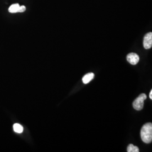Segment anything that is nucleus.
Here are the masks:
<instances>
[{"instance_id": "5", "label": "nucleus", "mask_w": 152, "mask_h": 152, "mask_svg": "<svg viewBox=\"0 0 152 152\" xmlns=\"http://www.w3.org/2000/svg\"><path fill=\"white\" fill-rule=\"evenodd\" d=\"M94 77H95V75H94V74L93 73H87L86 75H85V76L83 77L82 81L83 82V83L87 84V83H89L90 82L93 80Z\"/></svg>"}, {"instance_id": "7", "label": "nucleus", "mask_w": 152, "mask_h": 152, "mask_svg": "<svg viewBox=\"0 0 152 152\" xmlns=\"http://www.w3.org/2000/svg\"><path fill=\"white\" fill-rule=\"evenodd\" d=\"M13 129L16 133H22L23 131V127L22 125L18 124H15L13 126Z\"/></svg>"}, {"instance_id": "10", "label": "nucleus", "mask_w": 152, "mask_h": 152, "mask_svg": "<svg viewBox=\"0 0 152 152\" xmlns=\"http://www.w3.org/2000/svg\"><path fill=\"white\" fill-rule=\"evenodd\" d=\"M149 98H150L151 99H152V90L151 91L150 94H149Z\"/></svg>"}, {"instance_id": "3", "label": "nucleus", "mask_w": 152, "mask_h": 152, "mask_svg": "<svg viewBox=\"0 0 152 152\" xmlns=\"http://www.w3.org/2000/svg\"><path fill=\"white\" fill-rule=\"evenodd\" d=\"M143 46L145 49H150L152 46V33L146 34L144 37Z\"/></svg>"}, {"instance_id": "9", "label": "nucleus", "mask_w": 152, "mask_h": 152, "mask_svg": "<svg viewBox=\"0 0 152 152\" xmlns=\"http://www.w3.org/2000/svg\"><path fill=\"white\" fill-rule=\"evenodd\" d=\"M26 10V7L25 6H20V8H19V12H23Z\"/></svg>"}, {"instance_id": "8", "label": "nucleus", "mask_w": 152, "mask_h": 152, "mask_svg": "<svg viewBox=\"0 0 152 152\" xmlns=\"http://www.w3.org/2000/svg\"><path fill=\"white\" fill-rule=\"evenodd\" d=\"M127 151L128 152H139V149L138 147L134 146L133 144H129L127 148Z\"/></svg>"}, {"instance_id": "4", "label": "nucleus", "mask_w": 152, "mask_h": 152, "mask_svg": "<svg viewBox=\"0 0 152 152\" xmlns=\"http://www.w3.org/2000/svg\"><path fill=\"white\" fill-rule=\"evenodd\" d=\"M127 60L132 65H136L140 60L139 55L135 53H130L127 55Z\"/></svg>"}, {"instance_id": "2", "label": "nucleus", "mask_w": 152, "mask_h": 152, "mask_svg": "<svg viewBox=\"0 0 152 152\" xmlns=\"http://www.w3.org/2000/svg\"><path fill=\"white\" fill-rule=\"evenodd\" d=\"M147 99V95L145 94H140L133 102V107L137 110H140L144 107V100Z\"/></svg>"}, {"instance_id": "1", "label": "nucleus", "mask_w": 152, "mask_h": 152, "mask_svg": "<svg viewBox=\"0 0 152 152\" xmlns=\"http://www.w3.org/2000/svg\"><path fill=\"white\" fill-rule=\"evenodd\" d=\"M140 136L142 141L146 144H149L152 140V123H147L144 125L140 131Z\"/></svg>"}, {"instance_id": "6", "label": "nucleus", "mask_w": 152, "mask_h": 152, "mask_svg": "<svg viewBox=\"0 0 152 152\" xmlns=\"http://www.w3.org/2000/svg\"><path fill=\"white\" fill-rule=\"evenodd\" d=\"M19 8H20V5L19 4H14L11 5L9 7L8 10L10 13H16V12H19Z\"/></svg>"}]
</instances>
